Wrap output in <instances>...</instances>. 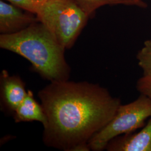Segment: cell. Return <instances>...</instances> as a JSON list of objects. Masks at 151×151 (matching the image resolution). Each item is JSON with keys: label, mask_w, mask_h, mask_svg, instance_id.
<instances>
[{"label": "cell", "mask_w": 151, "mask_h": 151, "mask_svg": "<svg viewBox=\"0 0 151 151\" xmlns=\"http://www.w3.org/2000/svg\"><path fill=\"white\" fill-rule=\"evenodd\" d=\"M32 1H35V2H37L38 4H40V3H42V2H43L47 1V0H32Z\"/></svg>", "instance_id": "obj_13"}, {"label": "cell", "mask_w": 151, "mask_h": 151, "mask_svg": "<svg viewBox=\"0 0 151 151\" xmlns=\"http://www.w3.org/2000/svg\"><path fill=\"white\" fill-rule=\"evenodd\" d=\"M38 22V17L35 14L27 12L4 0L0 1L1 34L19 32Z\"/></svg>", "instance_id": "obj_5"}, {"label": "cell", "mask_w": 151, "mask_h": 151, "mask_svg": "<svg viewBox=\"0 0 151 151\" xmlns=\"http://www.w3.org/2000/svg\"><path fill=\"white\" fill-rule=\"evenodd\" d=\"M138 65L143 76H151V39L147 40L137 54Z\"/></svg>", "instance_id": "obj_10"}, {"label": "cell", "mask_w": 151, "mask_h": 151, "mask_svg": "<svg viewBox=\"0 0 151 151\" xmlns=\"http://www.w3.org/2000/svg\"><path fill=\"white\" fill-rule=\"evenodd\" d=\"M13 115L16 123L37 121L43 124L44 128L48 123L42 104L36 101L32 92L30 90L27 91V95L17 108Z\"/></svg>", "instance_id": "obj_8"}, {"label": "cell", "mask_w": 151, "mask_h": 151, "mask_svg": "<svg viewBox=\"0 0 151 151\" xmlns=\"http://www.w3.org/2000/svg\"><path fill=\"white\" fill-rule=\"evenodd\" d=\"M38 95L48 121L44 143L65 151H90L89 140L122 104L106 88L88 82L52 81Z\"/></svg>", "instance_id": "obj_1"}, {"label": "cell", "mask_w": 151, "mask_h": 151, "mask_svg": "<svg viewBox=\"0 0 151 151\" xmlns=\"http://www.w3.org/2000/svg\"><path fill=\"white\" fill-rule=\"evenodd\" d=\"M25 84L17 76H10L3 70L0 76L1 109L7 113H14L27 95Z\"/></svg>", "instance_id": "obj_6"}, {"label": "cell", "mask_w": 151, "mask_h": 151, "mask_svg": "<svg viewBox=\"0 0 151 151\" xmlns=\"http://www.w3.org/2000/svg\"><path fill=\"white\" fill-rule=\"evenodd\" d=\"M137 91L151 99V76H143L137 81Z\"/></svg>", "instance_id": "obj_11"}, {"label": "cell", "mask_w": 151, "mask_h": 151, "mask_svg": "<svg viewBox=\"0 0 151 151\" xmlns=\"http://www.w3.org/2000/svg\"><path fill=\"white\" fill-rule=\"evenodd\" d=\"M108 151H151V118L140 131L115 137L107 145Z\"/></svg>", "instance_id": "obj_7"}, {"label": "cell", "mask_w": 151, "mask_h": 151, "mask_svg": "<svg viewBox=\"0 0 151 151\" xmlns=\"http://www.w3.org/2000/svg\"><path fill=\"white\" fill-rule=\"evenodd\" d=\"M89 16L99 7L105 5H123L135 6L146 9L148 5L143 0H74Z\"/></svg>", "instance_id": "obj_9"}, {"label": "cell", "mask_w": 151, "mask_h": 151, "mask_svg": "<svg viewBox=\"0 0 151 151\" xmlns=\"http://www.w3.org/2000/svg\"><path fill=\"white\" fill-rule=\"evenodd\" d=\"M22 9L36 15L39 4L32 0H4Z\"/></svg>", "instance_id": "obj_12"}, {"label": "cell", "mask_w": 151, "mask_h": 151, "mask_svg": "<svg viewBox=\"0 0 151 151\" xmlns=\"http://www.w3.org/2000/svg\"><path fill=\"white\" fill-rule=\"evenodd\" d=\"M151 118V99L143 94L131 103L120 105L113 118L88 142L90 151L105 150L116 137L130 133L143 128Z\"/></svg>", "instance_id": "obj_4"}, {"label": "cell", "mask_w": 151, "mask_h": 151, "mask_svg": "<svg viewBox=\"0 0 151 151\" xmlns=\"http://www.w3.org/2000/svg\"><path fill=\"white\" fill-rule=\"evenodd\" d=\"M36 15L65 49L73 45L90 16L74 0H47Z\"/></svg>", "instance_id": "obj_3"}, {"label": "cell", "mask_w": 151, "mask_h": 151, "mask_svg": "<svg viewBox=\"0 0 151 151\" xmlns=\"http://www.w3.org/2000/svg\"><path fill=\"white\" fill-rule=\"evenodd\" d=\"M0 47L29 60L44 78L50 82L68 80L70 68L65 59V49L40 22L19 32L1 34Z\"/></svg>", "instance_id": "obj_2"}]
</instances>
